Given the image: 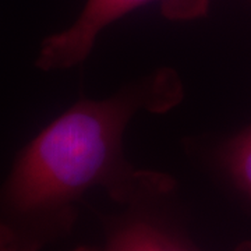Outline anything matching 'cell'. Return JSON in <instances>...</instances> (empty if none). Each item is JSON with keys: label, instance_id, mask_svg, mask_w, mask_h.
Instances as JSON below:
<instances>
[{"label": "cell", "instance_id": "277c9868", "mask_svg": "<svg viewBox=\"0 0 251 251\" xmlns=\"http://www.w3.org/2000/svg\"><path fill=\"white\" fill-rule=\"evenodd\" d=\"M225 161L236 186L251 200V128L229 144Z\"/></svg>", "mask_w": 251, "mask_h": 251}, {"label": "cell", "instance_id": "7a4b0ae2", "mask_svg": "<svg viewBox=\"0 0 251 251\" xmlns=\"http://www.w3.org/2000/svg\"><path fill=\"white\" fill-rule=\"evenodd\" d=\"M153 0H87L72 27L48 36L36 57L41 70H64L82 62L91 52L102 29L116 20ZM208 4V0H198ZM168 17L188 18L201 16L188 0H163Z\"/></svg>", "mask_w": 251, "mask_h": 251}, {"label": "cell", "instance_id": "5b68a950", "mask_svg": "<svg viewBox=\"0 0 251 251\" xmlns=\"http://www.w3.org/2000/svg\"><path fill=\"white\" fill-rule=\"evenodd\" d=\"M75 251H98L95 249H91V247H78Z\"/></svg>", "mask_w": 251, "mask_h": 251}, {"label": "cell", "instance_id": "6da1fadb", "mask_svg": "<svg viewBox=\"0 0 251 251\" xmlns=\"http://www.w3.org/2000/svg\"><path fill=\"white\" fill-rule=\"evenodd\" d=\"M183 97L179 75L155 72L102 100H80L31 140L0 186V251H42L64 237L92 188L135 204L175 181L126 161V127L138 110L165 112Z\"/></svg>", "mask_w": 251, "mask_h": 251}, {"label": "cell", "instance_id": "3957f363", "mask_svg": "<svg viewBox=\"0 0 251 251\" xmlns=\"http://www.w3.org/2000/svg\"><path fill=\"white\" fill-rule=\"evenodd\" d=\"M100 251H197L161 225L130 219L110 233Z\"/></svg>", "mask_w": 251, "mask_h": 251}]
</instances>
